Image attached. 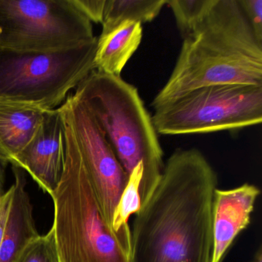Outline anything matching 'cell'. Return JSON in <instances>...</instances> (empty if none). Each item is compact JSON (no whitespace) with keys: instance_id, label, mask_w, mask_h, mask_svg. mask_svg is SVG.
Here are the masks:
<instances>
[{"instance_id":"44dd1931","label":"cell","mask_w":262,"mask_h":262,"mask_svg":"<svg viewBox=\"0 0 262 262\" xmlns=\"http://www.w3.org/2000/svg\"><path fill=\"white\" fill-rule=\"evenodd\" d=\"M7 165L0 160V195H2L4 191V181H5V168Z\"/></svg>"},{"instance_id":"7a4b0ae2","label":"cell","mask_w":262,"mask_h":262,"mask_svg":"<svg viewBox=\"0 0 262 262\" xmlns=\"http://www.w3.org/2000/svg\"><path fill=\"white\" fill-rule=\"evenodd\" d=\"M214 85H262V43L237 0H215L183 39L171 76L151 105L156 108L191 90Z\"/></svg>"},{"instance_id":"7c38bea8","label":"cell","mask_w":262,"mask_h":262,"mask_svg":"<svg viewBox=\"0 0 262 262\" xmlns=\"http://www.w3.org/2000/svg\"><path fill=\"white\" fill-rule=\"evenodd\" d=\"M142 39V25L134 21H125L110 31L101 33L95 56L96 71L121 76Z\"/></svg>"},{"instance_id":"9a60e30c","label":"cell","mask_w":262,"mask_h":262,"mask_svg":"<svg viewBox=\"0 0 262 262\" xmlns=\"http://www.w3.org/2000/svg\"><path fill=\"white\" fill-rule=\"evenodd\" d=\"M143 174V165H138L128 176V183L122 193L112 222V229L130 248V216L141 208L139 188Z\"/></svg>"},{"instance_id":"8992f818","label":"cell","mask_w":262,"mask_h":262,"mask_svg":"<svg viewBox=\"0 0 262 262\" xmlns=\"http://www.w3.org/2000/svg\"><path fill=\"white\" fill-rule=\"evenodd\" d=\"M158 134L232 131L262 122V85H214L191 90L154 108Z\"/></svg>"},{"instance_id":"7402d4cb","label":"cell","mask_w":262,"mask_h":262,"mask_svg":"<svg viewBox=\"0 0 262 262\" xmlns=\"http://www.w3.org/2000/svg\"><path fill=\"white\" fill-rule=\"evenodd\" d=\"M252 262H262V248L261 246L259 247L257 251L254 254Z\"/></svg>"},{"instance_id":"3957f363","label":"cell","mask_w":262,"mask_h":262,"mask_svg":"<svg viewBox=\"0 0 262 262\" xmlns=\"http://www.w3.org/2000/svg\"><path fill=\"white\" fill-rule=\"evenodd\" d=\"M75 94L91 112L128 176L142 163L141 205L157 185L163 170V150L151 116L137 89L121 76L92 72Z\"/></svg>"},{"instance_id":"8fae6325","label":"cell","mask_w":262,"mask_h":262,"mask_svg":"<svg viewBox=\"0 0 262 262\" xmlns=\"http://www.w3.org/2000/svg\"><path fill=\"white\" fill-rule=\"evenodd\" d=\"M13 198L5 234L0 244V262H16L25 247L39 235L33 206L27 190L25 173L13 166Z\"/></svg>"},{"instance_id":"9c48e42d","label":"cell","mask_w":262,"mask_h":262,"mask_svg":"<svg viewBox=\"0 0 262 262\" xmlns=\"http://www.w3.org/2000/svg\"><path fill=\"white\" fill-rule=\"evenodd\" d=\"M64 156L63 126L57 108L46 112L42 126L11 165L27 171L42 191L51 195L62 176Z\"/></svg>"},{"instance_id":"4fadbf2b","label":"cell","mask_w":262,"mask_h":262,"mask_svg":"<svg viewBox=\"0 0 262 262\" xmlns=\"http://www.w3.org/2000/svg\"><path fill=\"white\" fill-rule=\"evenodd\" d=\"M46 112L0 105V160L11 164L42 126Z\"/></svg>"},{"instance_id":"ffe728a7","label":"cell","mask_w":262,"mask_h":262,"mask_svg":"<svg viewBox=\"0 0 262 262\" xmlns=\"http://www.w3.org/2000/svg\"><path fill=\"white\" fill-rule=\"evenodd\" d=\"M13 186L10 187L7 191H4L0 196V244L2 242L7 228V222L10 216L13 203Z\"/></svg>"},{"instance_id":"5bb4252c","label":"cell","mask_w":262,"mask_h":262,"mask_svg":"<svg viewBox=\"0 0 262 262\" xmlns=\"http://www.w3.org/2000/svg\"><path fill=\"white\" fill-rule=\"evenodd\" d=\"M167 0H106L102 33H107L125 21L143 24L154 20Z\"/></svg>"},{"instance_id":"30bf717a","label":"cell","mask_w":262,"mask_h":262,"mask_svg":"<svg viewBox=\"0 0 262 262\" xmlns=\"http://www.w3.org/2000/svg\"><path fill=\"white\" fill-rule=\"evenodd\" d=\"M258 187L244 183L230 189L214 191L213 198V248L211 262H222L239 234L251 221V214L260 196Z\"/></svg>"},{"instance_id":"52a82bcc","label":"cell","mask_w":262,"mask_h":262,"mask_svg":"<svg viewBox=\"0 0 262 262\" xmlns=\"http://www.w3.org/2000/svg\"><path fill=\"white\" fill-rule=\"evenodd\" d=\"M96 39L93 24L72 0H0V49L53 53Z\"/></svg>"},{"instance_id":"ac0fdd59","label":"cell","mask_w":262,"mask_h":262,"mask_svg":"<svg viewBox=\"0 0 262 262\" xmlns=\"http://www.w3.org/2000/svg\"><path fill=\"white\" fill-rule=\"evenodd\" d=\"M257 40L262 43V0H237Z\"/></svg>"},{"instance_id":"2e32d148","label":"cell","mask_w":262,"mask_h":262,"mask_svg":"<svg viewBox=\"0 0 262 262\" xmlns=\"http://www.w3.org/2000/svg\"><path fill=\"white\" fill-rule=\"evenodd\" d=\"M214 3L215 0H167L183 39L193 33Z\"/></svg>"},{"instance_id":"e0dca14e","label":"cell","mask_w":262,"mask_h":262,"mask_svg":"<svg viewBox=\"0 0 262 262\" xmlns=\"http://www.w3.org/2000/svg\"><path fill=\"white\" fill-rule=\"evenodd\" d=\"M16 262H62L53 228L29 242Z\"/></svg>"},{"instance_id":"5b68a950","label":"cell","mask_w":262,"mask_h":262,"mask_svg":"<svg viewBox=\"0 0 262 262\" xmlns=\"http://www.w3.org/2000/svg\"><path fill=\"white\" fill-rule=\"evenodd\" d=\"M96 47L97 39L53 53L0 49V105L42 112L59 108L96 70Z\"/></svg>"},{"instance_id":"d6986e66","label":"cell","mask_w":262,"mask_h":262,"mask_svg":"<svg viewBox=\"0 0 262 262\" xmlns=\"http://www.w3.org/2000/svg\"><path fill=\"white\" fill-rule=\"evenodd\" d=\"M106 0H72L75 7L91 23L102 24Z\"/></svg>"},{"instance_id":"603a6c76","label":"cell","mask_w":262,"mask_h":262,"mask_svg":"<svg viewBox=\"0 0 262 262\" xmlns=\"http://www.w3.org/2000/svg\"><path fill=\"white\" fill-rule=\"evenodd\" d=\"M0 196H1V195H0Z\"/></svg>"},{"instance_id":"ba28073f","label":"cell","mask_w":262,"mask_h":262,"mask_svg":"<svg viewBox=\"0 0 262 262\" xmlns=\"http://www.w3.org/2000/svg\"><path fill=\"white\" fill-rule=\"evenodd\" d=\"M59 110L64 136L79 151L104 217L112 228L128 176L94 116L79 96L70 95Z\"/></svg>"},{"instance_id":"6da1fadb","label":"cell","mask_w":262,"mask_h":262,"mask_svg":"<svg viewBox=\"0 0 262 262\" xmlns=\"http://www.w3.org/2000/svg\"><path fill=\"white\" fill-rule=\"evenodd\" d=\"M217 188V173L200 150H176L134 214L129 262H211Z\"/></svg>"},{"instance_id":"277c9868","label":"cell","mask_w":262,"mask_h":262,"mask_svg":"<svg viewBox=\"0 0 262 262\" xmlns=\"http://www.w3.org/2000/svg\"><path fill=\"white\" fill-rule=\"evenodd\" d=\"M63 169L52 193L56 245L62 262H129L130 248L104 217L79 151L64 136Z\"/></svg>"}]
</instances>
